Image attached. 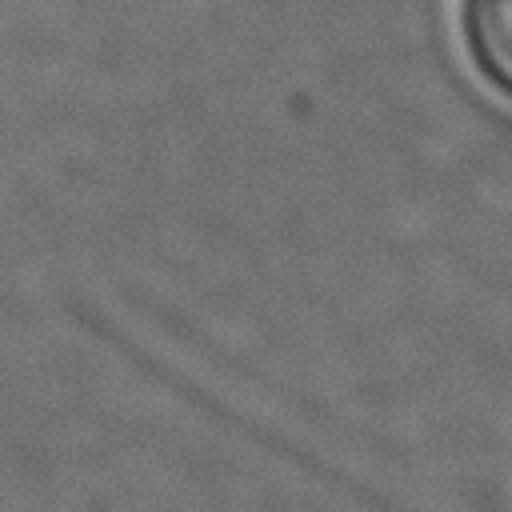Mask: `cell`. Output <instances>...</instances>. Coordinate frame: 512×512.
I'll use <instances>...</instances> for the list:
<instances>
[{
    "mask_svg": "<svg viewBox=\"0 0 512 512\" xmlns=\"http://www.w3.org/2000/svg\"><path fill=\"white\" fill-rule=\"evenodd\" d=\"M460 20L480 76L512 96V0H464Z\"/></svg>",
    "mask_w": 512,
    "mask_h": 512,
    "instance_id": "obj_1",
    "label": "cell"
}]
</instances>
